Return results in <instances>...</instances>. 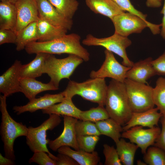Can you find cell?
<instances>
[{
	"instance_id": "obj_1",
	"label": "cell",
	"mask_w": 165,
	"mask_h": 165,
	"mask_svg": "<svg viewBox=\"0 0 165 165\" xmlns=\"http://www.w3.org/2000/svg\"><path fill=\"white\" fill-rule=\"evenodd\" d=\"M80 39V36L77 34H66L51 41L31 42L26 46L25 49L29 54L45 53L51 54L75 55L86 62L90 60V54L81 45Z\"/></svg>"
},
{
	"instance_id": "obj_2",
	"label": "cell",
	"mask_w": 165,
	"mask_h": 165,
	"mask_svg": "<svg viewBox=\"0 0 165 165\" xmlns=\"http://www.w3.org/2000/svg\"><path fill=\"white\" fill-rule=\"evenodd\" d=\"M105 108L110 118L121 126L130 119L133 112L130 108L124 82L112 79L108 85Z\"/></svg>"
},
{
	"instance_id": "obj_3",
	"label": "cell",
	"mask_w": 165,
	"mask_h": 165,
	"mask_svg": "<svg viewBox=\"0 0 165 165\" xmlns=\"http://www.w3.org/2000/svg\"><path fill=\"white\" fill-rule=\"evenodd\" d=\"M6 96H0V110L1 121L0 133L3 143L5 156L12 160L16 159L14 150L15 140L20 136H27L28 127L22 123L14 120L9 114L7 108Z\"/></svg>"
},
{
	"instance_id": "obj_4",
	"label": "cell",
	"mask_w": 165,
	"mask_h": 165,
	"mask_svg": "<svg viewBox=\"0 0 165 165\" xmlns=\"http://www.w3.org/2000/svg\"><path fill=\"white\" fill-rule=\"evenodd\" d=\"M107 87L105 78H91L81 82L70 80L61 92L65 97L72 98L78 95L99 105L105 106Z\"/></svg>"
},
{
	"instance_id": "obj_5",
	"label": "cell",
	"mask_w": 165,
	"mask_h": 165,
	"mask_svg": "<svg viewBox=\"0 0 165 165\" xmlns=\"http://www.w3.org/2000/svg\"><path fill=\"white\" fill-rule=\"evenodd\" d=\"M84 60L76 55L69 54L62 59L57 58L50 54L44 65L43 73H46L50 78V82L59 88V84L63 79H69L77 67Z\"/></svg>"
},
{
	"instance_id": "obj_6",
	"label": "cell",
	"mask_w": 165,
	"mask_h": 165,
	"mask_svg": "<svg viewBox=\"0 0 165 165\" xmlns=\"http://www.w3.org/2000/svg\"><path fill=\"white\" fill-rule=\"evenodd\" d=\"M124 83L129 103L133 112H143L154 107L153 88L148 84L127 78Z\"/></svg>"
},
{
	"instance_id": "obj_7",
	"label": "cell",
	"mask_w": 165,
	"mask_h": 165,
	"mask_svg": "<svg viewBox=\"0 0 165 165\" xmlns=\"http://www.w3.org/2000/svg\"><path fill=\"white\" fill-rule=\"evenodd\" d=\"M49 117L39 126L28 127L26 143L33 152L44 151L53 159L55 157L49 151L47 147L48 141L46 132L52 130L59 125L61 121L60 116L56 114L49 115Z\"/></svg>"
},
{
	"instance_id": "obj_8",
	"label": "cell",
	"mask_w": 165,
	"mask_h": 165,
	"mask_svg": "<svg viewBox=\"0 0 165 165\" xmlns=\"http://www.w3.org/2000/svg\"><path fill=\"white\" fill-rule=\"evenodd\" d=\"M115 29V33L127 37L130 34L139 33L147 27L154 35L160 33L161 24H155L145 21L139 16L123 12L114 16L111 20Z\"/></svg>"
},
{
	"instance_id": "obj_9",
	"label": "cell",
	"mask_w": 165,
	"mask_h": 165,
	"mask_svg": "<svg viewBox=\"0 0 165 165\" xmlns=\"http://www.w3.org/2000/svg\"><path fill=\"white\" fill-rule=\"evenodd\" d=\"M82 43L87 46H102L121 57L123 65L129 67L133 65L134 63L129 59L126 52V49L132 43L127 37L114 33L109 37L99 38L89 34L82 40Z\"/></svg>"
},
{
	"instance_id": "obj_10",
	"label": "cell",
	"mask_w": 165,
	"mask_h": 165,
	"mask_svg": "<svg viewBox=\"0 0 165 165\" xmlns=\"http://www.w3.org/2000/svg\"><path fill=\"white\" fill-rule=\"evenodd\" d=\"M105 59L100 68L92 70L90 74L91 78H109L124 82L127 72L131 67L121 64L116 60L112 52L106 49Z\"/></svg>"
},
{
	"instance_id": "obj_11",
	"label": "cell",
	"mask_w": 165,
	"mask_h": 165,
	"mask_svg": "<svg viewBox=\"0 0 165 165\" xmlns=\"http://www.w3.org/2000/svg\"><path fill=\"white\" fill-rule=\"evenodd\" d=\"M141 126L134 127L124 131L121 137L128 139L130 142L137 145L140 148L141 153L144 154L148 148L154 145L155 141L161 131L158 126L143 129Z\"/></svg>"
},
{
	"instance_id": "obj_12",
	"label": "cell",
	"mask_w": 165,
	"mask_h": 165,
	"mask_svg": "<svg viewBox=\"0 0 165 165\" xmlns=\"http://www.w3.org/2000/svg\"><path fill=\"white\" fill-rule=\"evenodd\" d=\"M64 128L61 135L54 140L47 139V144L53 151L56 152L62 146H68L76 150H80L77 141L75 126L78 119L64 116Z\"/></svg>"
},
{
	"instance_id": "obj_13",
	"label": "cell",
	"mask_w": 165,
	"mask_h": 165,
	"mask_svg": "<svg viewBox=\"0 0 165 165\" xmlns=\"http://www.w3.org/2000/svg\"><path fill=\"white\" fill-rule=\"evenodd\" d=\"M15 5L17 18L15 31L17 34L31 23L37 21L39 16L36 0H18Z\"/></svg>"
},
{
	"instance_id": "obj_14",
	"label": "cell",
	"mask_w": 165,
	"mask_h": 165,
	"mask_svg": "<svg viewBox=\"0 0 165 165\" xmlns=\"http://www.w3.org/2000/svg\"><path fill=\"white\" fill-rule=\"evenodd\" d=\"M39 16L52 25L70 30L72 19H67L59 13L48 0H36Z\"/></svg>"
},
{
	"instance_id": "obj_15",
	"label": "cell",
	"mask_w": 165,
	"mask_h": 165,
	"mask_svg": "<svg viewBox=\"0 0 165 165\" xmlns=\"http://www.w3.org/2000/svg\"><path fill=\"white\" fill-rule=\"evenodd\" d=\"M22 65L20 61L16 60L0 76V92L7 97L21 92L20 70Z\"/></svg>"
},
{
	"instance_id": "obj_16",
	"label": "cell",
	"mask_w": 165,
	"mask_h": 165,
	"mask_svg": "<svg viewBox=\"0 0 165 165\" xmlns=\"http://www.w3.org/2000/svg\"><path fill=\"white\" fill-rule=\"evenodd\" d=\"M65 97L61 92L56 94H47L38 98H35L26 105L20 106H15L13 108L14 112L19 115L25 112H34L40 109L49 108L64 100Z\"/></svg>"
},
{
	"instance_id": "obj_17",
	"label": "cell",
	"mask_w": 165,
	"mask_h": 165,
	"mask_svg": "<svg viewBox=\"0 0 165 165\" xmlns=\"http://www.w3.org/2000/svg\"><path fill=\"white\" fill-rule=\"evenodd\" d=\"M158 108H153L141 112H133L129 121L123 127V131L136 126L147 127L149 128L158 126V123L163 115Z\"/></svg>"
},
{
	"instance_id": "obj_18",
	"label": "cell",
	"mask_w": 165,
	"mask_h": 165,
	"mask_svg": "<svg viewBox=\"0 0 165 165\" xmlns=\"http://www.w3.org/2000/svg\"><path fill=\"white\" fill-rule=\"evenodd\" d=\"M152 58L134 63L133 66L127 72L126 78L138 82L148 84L147 80L156 75L152 64Z\"/></svg>"
},
{
	"instance_id": "obj_19",
	"label": "cell",
	"mask_w": 165,
	"mask_h": 165,
	"mask_svg": "<svg viewBox=\"0 0 165 165\" xmlns=\"http://www.w3.org/2000/svg\"><path fill=\"white\" fill-rule=\"evenodd\" d=\"M20 84L21 92L22 93L29 101L35 98L37 94L42 92L55 90L59 89L50 82L45 83L33 78H20Z\"/></svg>"
},
{
	"instance_id": "obj_20",
	"label": "cell",
	"mask_w": 165,
	"mask_h": 165,
	"mask_svg": "<svg viewBox=\"0 0 165 165\" xmlns=\"http://www.w3.org/2000/svg\"><path fill=\"white\" fill-rule=\"evenodd\" d=\"M37 31L38 42H46L63 36L68 30L54 26L39 17L37 21Z\"/></svg>"
},
{
	"instance_id": "obj_21",
	"label": "cell",
	"mask_w": 165,
	"mask_h": 165,
	"mask_svg": "<svg viewBox=\"0 0 165 165\" xmlns=\"http://www.w3.org/2000/svg\"><path fill=\"white\" fill-rule=\"evenodd\" d=\"M58 153L67 155L75 160L79 165H97L100 161L97 152H87L80 149L76 150L68 146H62L57 150Z\"/></svg>"
},
{
	"instance_id": "obj_22",
	"label": "cell",
	"mask_w": 165,
	"mask_h": 165,
	"mask_svg": "<svg viewBox=\"0 0 165 165\" xmlns=\"http://www.w3.org/2000/svg\"><path fill=\"white\" fill-rule=\"evenodd\" d=\"M85 2L94 13L107 16L111 20L124 12L111 0H85Z\"/></svg>"
},
{
	"instance_id": "obj_23",
	"label": "cell",
	"mask_w": 165,
	"mask_h": 165,
	"mask_svg": "<svg viewBox=\"0 0 165 165\" xmlns=\"http://www.w3.org/2000/svg\"><path fill=\"white\" fill-rule=\"evenodd\" d=\"M35 58L29 63L22 65L20 70V78H36L41 76L45 61L50 54L38 53Z\"/></svg>"
},
{
	"instance_id": "obj_24",
	"label": "cell",
	"mask_w": 165,
	"mask_h": 165,
	"mask_svg": "<svg viewBox=\"0 0 165 165\" xmlns=\"http://www.w3.org/2000/svg\"><path fill=\"white\" fill-rule=\"evenodd\" d=\"M17 10L15 5L6 1L0 2V29L15 31L17 23Z\"/></svg>"
},
{
	"instance_id": "obj_25",
	"label": "cell",
	"mask_w": 165,
	"mask_h": 165,
	"mask_svg": "<svg viewBox=\"0 0 165 165\" xmlns=\"http://www.w3.org/2000/svg\"><path fill=\"white\" fill-rule=\"evenodd\" d=\"M42 110L43 114L67 116L79 119H80V114L82 111L74 104L72 98L65 97L64 99L59 103L54 104Z\"/></svg>"
},
{
	"instance_id": "obj_26",
	"label": "cell",
	"mask_w": 165,
	"mask_h": 165,
	"mask_svg": "<svg viewBox=\"0 0 165 165\" xmlns=\"http://www.w3.org/2000/svg\"><path fill=\"white\" fill-rule=\"evenodd\" d=\"M95 123L101 135L110 137L116 143L119 140L123 128L116 121L109 118Z\"/></svg>"
},
{
	"instance_id": "obj_27",
	"label": "cell",
	"mask_w": 165,
	"mask_h": 165,
	"mask_svg": "<svg viewBox=\"0 0 165 165\" xmlns=\"http://www.w3.org/2000/svg\"><path fill=\"white\" fill-rule=\"evenodd\" d=\"M116 149L122 164L133 165L135 153L139 148L136 144L127 142L122 138L116 143Z\"/></svg>"
},
{
	"instance_id": "obj_28",
	"label": "cell",
	"mask_w": 165,
	"mask_h": 165,
	"mask_svg": "<svg viewBox=\"0 0 165 165\" xmlns=\"http://www.w3.org/2000/svg\"><path fill=\"white\" fill-rule=\"evenodd\" d=\"M38 40L37 21L32 22L17 34L16 49L20 51L28 44Z\"/></svg>"
},
{
	"instance_id": "obj_29",
	"label": "cell",
	"mask_w": 165,
	"mask_h": 165,
	"mask_svg": "<svg viewBox=\"0 0 165 165\" xmlns=\"http://www.w3.org/2000/svg\"><path fill=\"white\" fill-rule=\"evenodd\" d=\"M66 18L72 19L78 9L77 0H48Z\"/></svg>"
},
{
	"instance_id": "obj_30",
	"label": "cell",
	"mask_w": 165,
	"mask_h": 165,
	"mask_svg": "<svg viewBox=\"0 0 165 165\" xmlns=\"http://www.w3.org/2000/svg\"><path fill=\"white\" fill-rule=\"evenodd\" d=\"M153 97L155 105L165 116V77H160L157 79L153 88Z\"/></svg>"
},
{
	"instance_id": "obj_31",
	"label": "cell",
	"mask_w": 165,
	"mask_h": 165,
	"mask_svg": "<svg viewBox=\"0 0 165 165\" xmlns=\"http://www.w3.org/2000/svg\"><path fill=\"white\" fill-rule=\"evenodd\" d=\"M80 120L95 123L99 121L110 118L104 106L99 105L89 110L81 111L80 114Z\"/></svg>"
},
{
	"instance_id": "obj_32",
	"label": "cell",
	"mask_w": 165,
	"mask_h": 165,
	"mask_svg": "<svg viewBox=\"0 0 165 165\" xmlns=\"http://www.w3.org/2000/svg\"><path fill=\"white\" fill-rule=\"evenodd\" d=\"M144 154V160L147 165H165V152L160 148L150 146Z\"/></svg>"
},
{
	"instance_id": "obj_33",
	"label": "cell",
	"mask_w": 165,
	"mask_h": 165,
	"mask_svg": "<svg viewBox=\"0 0 165 165\" xmlns=\"http://www.w3.org/2000/svg\"><path fill=\"white\" fill-rule=\"evenodd\" d=\"M79 120L76 121L75 126L77 136L101 135L95 123Z\"/></svg>"
},
{
	"instance_id": "obj_34",
	"label": "cell",
	"mask_w": 165,
	"mask_h": 165,
	"mask_svg": "<svg viewBox=\"0 0 165 165\" xmlns=\"http://www.w3.org/2000/svg\"><path fill=\"white\" fill-rule=\"evenodd\" d=\"M99 136L93 135L77 136V142L79 149L87 152H93L100 139Z\"/></svg>"
},
{
	"instance_id": "obj_35",
	"label": "cell",
	"mask_w": 165,
	"mask_h": 165,
	"mask_svg": "<svg viewBox=\"0 0 165 165\" xmlns=\"http://www.w3.org/2000/svg\"><path fill=\"white\" fill-rule=\"evenodd\" d=\"M103 147V153L105 158L104 165H122L116 148L106 144H104Z\"/></svg>"
},
{
	"instance_id": "obj_36",
	"label": "cell",
	"mask_w": 165,
	"mask_h": 165,
	"mask_svg": "<svg viewBox=\"0 0 165 165\" xmlns=\"http://www.w3.org/2000/svg\"><path fill=\"white\" fill-rule=\"evenodd\" d=\"M34 153L33 156L29 160V163H35L39 165H56V161L46 152L41 151Z\"/></svg>"
},
{
	"instance_id": "obj_37",
	"label": "cell",
	"mask_w": 165,
	"mask_h": 165,
	"mask_svg": "<svg viewBox=\"0 0 165 165\" xmlns=\"http://www.w3.org/2000/svg\"><path fill=\"white\" fill-rule=\"evenodd\" d=\"M122 10L136 15L146 21L147 15L136 9L132 5L130 0H111Z\"/></svg>"
},
{
	"instance_id": "obj_38",
	"label": "cell",
	"mask_w": 165,
	"mask_h": 165,
	"mask_svg": "<svg viewBox=\"0 0 165 165\" xmlns=\"http://www.w3.org/2000/svg\"><path fill=\"white\" fill-rule=\"evenodd\" d=\"M17 34L13 30L0 29V45L5 43L16 44Z\"/></svg>"
},
{
	"instance_id": "obj_39",
	"label": "cell",
	"mask_w": 165,
	"mask_h": 165,
	"mask_svg": "<svg viewBox=\"0 0 165 165\" xmlns=\"http://www.w3.org/2000/svg\"><path fill=\"white\" fill-rule=\"evenodd\" d=\"M152 64L156 75H165V51L158 58L152 60Z\"/></svg>"
},
{
	"instance_id": "obj_40",
	"label": "cell",
	"mask_w": 165,
	"mask_h": 165,
	"mask_svg": "<svg viewBox=\"0 0 165 165\" xmlns=\"http://www.w3.org/2000/svg\"><path fill=\"white\" fill-rule=\"evenodd\" d=\"M160 119L162 128L153 145L160 148L165 152V116H163Z\"/></svg>"
},
{
	"instance_id": "obj_41",
	"label": "cell",
	"mask_w": 165,
	"mask_h": 165,
	"mask_svg": "<svg viewBox=\"0 0 165 165\" xmlns=\"http://www.w3.org/2000/svg\"><path fill=\"white\" fill-rule=\"evenodd\" d=\"M54 160L56 162V165H79L72 157L61 153H58Z\"/></svg>"
},
{
	"instance_id": "obj_42",
	"label": "cell",
	"mask_w": 165,
	"mask_h": 165,
	"mask_svg": "<svg viewBox=\"0 0 165 165\" xmlns=\"http://www.w3.org/2000/svg\"><path fill=\"white\" fill-rule=\"evenodd\" d=\"M160 13L163 15L161 24L162 29L161 35L163 38L165 39V0H164V5Z\"/></svg>"
},
{
	"instance_id": "obj_43",
	"label": "cell",
	"mask_w": 165,
	"mask_h": 165,
	"mask_svg": "<svg viewBox=\"0 0 165 165\" xmlns=\"http://www.w3.org/2000/svg\"><path fill=\"white\" fill-rule=\"evenodd\" d=\"M162 0H146V5L150 7L157 8L162 5Z\"/></svg>"
},
{
	"instance_id": "obj_44",
	"label": "cell",
	"mask_w": 165,
	"mask_h": 165,
	"mask_svg": "<svg viewBox=\"0 0 165 165\" xmlns=\"http://www.w3.org/2000/svg\"><path fill=\"white\" fill-rule=\"evenodd\" d=\"M15 164L14 161L5 156H3L2 154H0V165H13Z\"/></svg>"
},
{
	"instance_id": "obj_45",
	"label": "cell",
	"mask_w": 165,
	"mask_h": 165,
	"mask_svg": "<svg viewBox=\"0 0 165 165\" xmlns=\"http://www.w3.org/2000/svg\"><path fill=\"white\" fill-rule=\"evenodd\" d=\"M137 164L138 165H147L145 162L142 161L140 160H138L137 161Z\"/></svg>"
},
{
	"instance_id": "obj_46",
	"label": "cell",
	"mask_w": 165,
	"mask_h": 165,
	"mask_svg": "<svg viewBox=\"0 0 165 165\" xmlns=\"http://www.w3.org/2000/svg\"><path fill=\"white\" fill-rule=\"evenodd\" d=\"M1 1L8 2L15 4L18 0H0Z\"/></svg>"
}]
</instances>
